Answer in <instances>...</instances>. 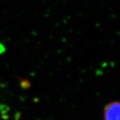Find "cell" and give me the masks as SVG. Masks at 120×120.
Returning <instances> with one entry per match:
<instances>
[{"label":"cell","instance_id":"cell-1","mask_svg":"<svg viewBox=\"0 0 120 120\" xmlns=\"http://www.w3.org/2000/svg\"><path fill=\"white\" fill-rule=\"evenodd\" d=\"M104 120H120V104L117 101L109 103L104 109Z\"/></svg>","mask_w":120,"mask_h":120},{"label":"cell","instance_id":"cell-2","mask_svg":"<svg viewBox=\"0 0 120 120\" xmlns=\"http://www.w3.org/2000/svg\"><path fill=\"white\" fill-rule=\"evenodd\" d=\"M3 52V45L1 44H0V52Z\"/></svg>","mask_w":120,"mask_h":120}]
</instances>
